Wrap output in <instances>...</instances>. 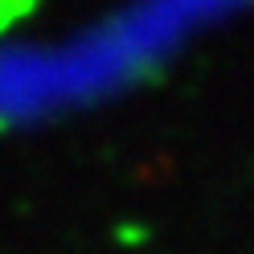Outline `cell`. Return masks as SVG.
Masks as SVG:
<instances>
[{"mask_svg": "<svg viewBox=\"0 0 254 254\" xmlns=\"http://www.w3.org/2000/svg\"><path fill=\"white\" fill-rule=\"evenodd\" d=\"M37 8V0H0V41L17 33V25Z\"/></svg>", "mask_w": 254, "mask_h": 254, "instance_id": "cell-1", "label": "cell"}]
</instances>
